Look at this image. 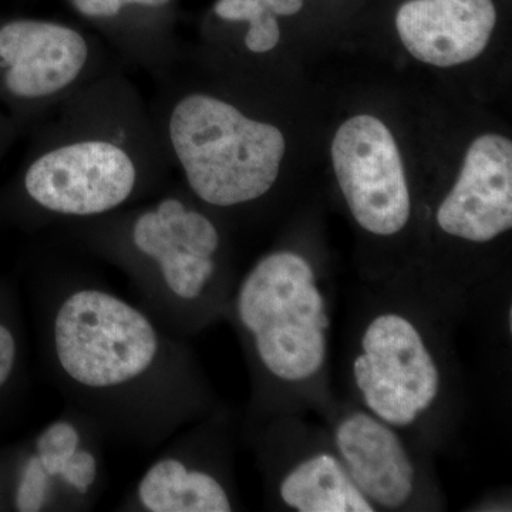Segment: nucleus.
<instances>
[{
	"label": "nucleus",
	"instance_id": "obj_1",
	"mask_svg": "<svg viewBox=\"0 0 512 512\" xmlns=\"http://www.w3.org/2000/svg\"><path fill=\"white\" fill-rule=\"evenodd\" d=\"M43 352L67 409L144 450L222 406L190 340L87 278L46 286Z\"/></svg>",
	"mask_w": 512,
	"mask_h": 512
},
{
	"label": "nucleus",
	"instance_id": "obj_2",
	"mask_svg": "<svg viewBox=\"0 0 512 512\" xmlns=\"http://www.w3.org/2000/svg\"><path fill=\"white\" fill-rule=\"evenodd\" d=\"M467 299L424 272L366 288L343 348L348 397L423 450H443L463 414L457 325Z\"/></svg>",
	"mask_w": 512,
	"mask_h": 512
},
{
	"label": "nucleus",
	"instance_id": "obj_3",
	"mask_svg": "<svg viewBox=\"0 0 512 512\" xmlns=\"http://www.w3.org/2000/svg\"><path fill=\"white\" fill-rule=\"evenodd\" d=\"M333 319L335 288L301 251L268 252L238 279L224 320L247 363L245 423L332 406Z\"/></svg>",
	"mask_w": 512,
	"mask_h": 512
},
{
	"label": "nucleus",
	"instance_id": "obj_4",
	"mask_svg": "<svg viewBox=\"0 0 512 512\" xmlns=\"http://www.w3.org/2000/svg\"><path fill=\"white\" fill-rule=\"evenodd\" d=\"M64 227L127 275L138 303L171 335L190 340L224 320L238 279L222 229L180 195Z\"/></svg>",
	"mask_w": 512,
	"mask_h": 512
},
{
	"label": "nucleus",
	"instance_id": "obj_5",
	"mask_svg": "<svg viewBox=\"0 0 512 512\" xmlns=\"http://www.w3.org/2000/svg\"><path fill=\"white\" fill-rule=\"evenodd\" d=\"M164 133L188 190L204 207H248L278 181L286 151L282 131L220 97L192 93L175 101Z\"/></svg>",
	"mask_w": 512,
	"mask_h": 512
},
{
	"label": "nucleus",
	"instance_id": "obj_6",
	"mask_svg": "<svg viewBox=\"0 0 512 512\" xmlns=\"http://www.w3.org/2000/svg\"><path fill=\"white\" fill-rule=\"evenodd\" d=\"M22 188L46 224L64 225L133 207L154 180L123 133L93 131L47 147L26 168Z\"/></svg>",
	"mask_w": 512,
	"mask_h": 512
},
{
	"label": "nucleus",
	"instance_id": "obj_7",
	"mask_svg": "<svg viewBox=\"0 0 512 512\" xmlns=\"http://www.w3.org/2000/svg\"><path fill=\"white\" fill-rule=\"evenodd\" d=\"M320 417L350 480L375 512L444 510L434 454L349 399L336 397Z\"/></svg>",
	"mask_w": 512,
	"mask_h": 512
},
{
	"label": "nucleus",
	"instance_id": "obj_8",
	"mask_svg": "<svg viewBox=\"0 0 512 512\" xmlns=\"http://www.w3.org/2000/svg\"><path fill=\"white\" fill-rule=\"evenodd\" d=\"M266 500L286 512H375L350 480L325 426L303 414L244 423Z\"/></svg>",
	"mask_w": 512,
	"mask_h": 512
},
{
	"label": "nucleus",
	"instance_id": "obj_9",
	"mask_svg": "<svg viewBox=\"0 0 512 512\" xmlns=\"http://www.w3.org/2000/svg\"><path fill=\"white\" fill-rule=\"evenodd\" d=\"M234 433V419L224 406L184 427L163 444L117 510L238 511Z\"/></svg>",
	"mask_w": 512,
	"mask_h": 512
},
{
	"label": "nucleus",
	"instance_id": "obj_10",
	"mask_svg": "<svg viewBox=\"0 0 512 512\" xmlns=\"http://www.w3.org/2000/svg\"><path fill=\"white\" fill-rule=\"evenodd\" d=\"M333 170L350 217L377 239L404 234L413 220V198L399 147L389 128L369 114L339 127L332 143Z\"/></svg>",
	"mask_w": 512,
	"mask_h": 512
},
{
	"label": "nucleus",
	"instance_id": "obj_11",
	"mask_svg": "<svg viewBox=\"0 0 512 512\" xmlns=\"http://www.w3.org/2000/svg\"><path fill=\"white\" fill-rule=\"evenodd\" d=\"M100 427L67 409L33 440L13 494L20 512L92 510L106 484Z\"/></svg>",
	"mask_w": 512,
	"mask_h": 512
},
{
	"label": "nucleus",
	"instance_id": "obj_12",
	"mask_svg": "<svg viewBox=\"0 0 512 512\" xmlns=\"http://www.w3.org/2000/svg\"><path fill=\"white\" fill-rule=\"evenodd\" d=\"M440 234L464 245L494 244L512 228V143L498 134L468 148L456 183L437 204Z\"/></svg>",
	"mask_w": 512,
	"mask_h": 512
},
{
	"label": "nucleus",
	"instance_id": "obj_13",
	"mask_svg": "<svg viewBox=\"0 0 512 512\" xmlns=\"http://www.w3.org/2000/svg\"><path fill=\"white\" fill-rule=\"evenodd\" d=\"M92 62V46L62 23L20 19L0 28V72L10 96L28 103L72 90Z\"/></svg>",
	"mask_w": 512,
	"mask_h": 512
},
{
	"label": "nucleus",
	"instance_id": "obj_14",
	"mask_svg": "<svg viewBox=\"0 0 512 512\" xmlns=\"http://www.w3.org/2000/svg\"><path fill=\"white\" fill-rule=\"evenodd\" d=\"M495 23L493 0H409L396 16L397 33L410 55L436 67L476 59Z\"/></svg>",
	"mask_w": 512,
	"mask_h": 512
},
{
	"label": "nucleus",
	"instance_id": "obj_15",
	"mask_svg": "<svg viewBox=\"0 0 512 512\" xmlns=\"http://www.w3.org/2000/svg\"><path fill=\"white\" fill-rule=\"evenodd\" d=\"M215 15L227 22H247L245 46L249 52L268 53L281 40L278 16H275L264 0H218Z\"/></svg>",
	"mask_w": 512,
	"mask_h": 512
},
{
	"label": "nucleus",
	"instance_id": "obj_16",
	"mask_svg": "<svg viewBox=\"0 0 512 512\" xmlns=\"http://www.w3.org/2000/svg\"><path fill=\"white\" fill-rule=\"evenodd\" d=\"M19 343L15 332L0 320V389L9 382L18 365Z\"/></svg>",
	"mask_w": 512,
	"mask_h": 512
},
{
	"label": "nucleus",
	"instance_id": "obj_17",
	"mask_svg": "<svg viewBox=\"0 0 512 512\" xmlns=\"http://www.w3.org/2000/svg\"><path fill=\"white\" fill-rule=\"evenodd\" d=\"M275 16L296 15L303 8V0H264Z\"/></svg>",
	"mask_w": 512,
	"mask_h": 512
},
{
	"label": "nucleus",
	"instance_id": "obj_18",
	"mask_svg": "<svg viewBox=\"0 0 512 512\" xmlns=\"http://www.w3.org/2000/svg\"><path fill=\"white\" fill-rule=\"evenodd\" d=\"M116 2L117 8H119L120 12L123 10L124 6H146V8H163V6L168 5L171 0H114Z\"/></svg>",
	"mask_w": 512,
	"mask_h": 512
}]
</instances>
